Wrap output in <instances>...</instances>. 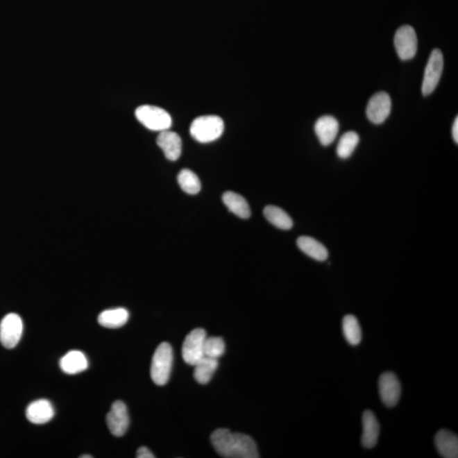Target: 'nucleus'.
Instances as JSON below:
<instances>
[{"label": "nucleus", "mask_w": 458, "mask_h": 458, "mask_svg": "<svg viewBox=\"0 0 458 458\" xmlns=\"http://www.w3.org/2000/svg\"><path fill=\"white\" fill-rule=\"evenodd\" d=\"M135 116L141 124L152 131H166L173 124L169 113L158 106H139L135 110Z\"/></svg>", "instance_id": "4"}, {"label": "nucleus", "mask_w": 458, "mask_h": 458, "mask_svg": "<svg viewBox=\"0 0 458 458\" xmlns=\"http://www.w3.org/2000/svg\"><path fill=\"white\" fill-rule=\"evenodd\" d=\"M81 457V458H92V457H93V456H91V455H89V456H87V455H83V456H81V457Z\"/></svg>", "instance_id": "29"}, {"label": "nucleus", "mask_w": 458, "mask_h": 458, "mask_svg": "<svg viewBox=\"0 0 458 458\" xmlns=\"http://www.w3.org/2000/svg\"><path fill=\"white\" fill-rule=\"evenodd\" d=\"M263 213H264L266 220L276 228L289 230L293 227L291 217L284 210L278 207V206L267 205Z\"/></svg>", "instance_id": "22"}, {"label": "nucleus", "mask_w": 458, "mask_h": 458, "mask_svg": "<svg viewBox=\"0 0 458 458\" xmlns=\"http://www.w3.org/2000/svg\"><path fill=\"white\" fill-rule=\"evenodd\" d=\"M194 366V379L198 384H205L212 380L213 374L215 373L217 366H219V362L217 359L204 357L197 362Z\"/></svg>", "instance_id": "21"}, {"label": "nucleus", "mask_w": 458, "mask_h": 458, "mask_svg": "<svg viewBox=\"0 0 458 458\" xmlns=\"http://www.w3.org/2000/svg\"><path fill=\"white\" fill-rule=\"evenodd\" d=\"M106 423L110 433L114 436L124 435L129 426V415L127 406L121 400H117L112 404L110 411L106 416Z\"/></svg>", "instance_id": "10"}, {"label": "nucleus", "mask_w": 458, "mask_h": 458, "mask_svg": "<svg viewBox=\"0 0 458 458\" xmlns=\"http://www.w3.org/2000/svg\"><path fill=\"white\" fill-rule=\"evenodd\" d=\"M206 333L202 328H196L186 336L182 347L183 360L187 364L194 366L205 357L204 346Z\"/></svg>", "instance_id": "5"}, {"label": "nucleus", "mask_w": 458, "mask_h": 458, "mask_svg": "<svg viewBox=\"0 0 458 458\" xmlns=\"http://www.w3.org/2000/svg\"><path fill=\"white\" fill-rule=\"evenodd\" d=\"M360 141V137L356 132H347L344 133L339 141L337 154L339 158L347 159L353 154Z\"/></svg>", "instance_id": "24"}, {"label": "nucleus", "mask_w": 458, "mask_h": 458, "mask_svg": "<svg viewBox=\"0 0 458 458\" xmlns=\"http://www.w3.org/2000/svg\"><path fill=\"white\" fill-rule=\"evenodd\" d=\"M60 366L64 373L76 374L85 371L89 362L82 351L71 350L60 359Z\"/></svg>", "instance_id": "17"}, {"label": "nucleus", "mask_w": 458, "mask_h": 458, "mask_svg": "<svg viewBox=\"0 0 458 458\" xmlns=\"http://www.w3.org/2000/svg\"><path fill=\"white\" fill-rule=\"evenodd\" d=\"M173 348L167 342H163L155 350L152 358L151 375L155 384L162 387L169 380L173 368Z\"/></svg>", "instance_id": "3"}, {"label": "nucleus", "mask_w": 458, "mask_h": 458, "mask_svg": "<svg viewBox=\"0 0 458 458\" xmlns=\"http://www.w3.org/2000/svg\"><path fill=\"white\" fill-rule=\"evenodd\" d=\"M223 201L229 211L240 219H246L251 217V209L246 198L239 194L228 191L223 196Z\"/></svg>", "instance_id": "19"}, {"label": "nucleus", "mask_w": 458, "mask_h": 458, "mask_svg": "<svg viewBox=\"0 0 458 458\" xmlns=\"http://www.w3.org/2000/svg\"><path fill=\"white\" fill-rule=\"evenodd\" d=\"M343 334L351 346H356L362 341V330L356 316L347 315L342 322Z\"/></svg>", "instance_id": "23"}, {"label": "nucleus", "mask_w": 458, "mask_h": 458, "mask_svg": "<svg viewBox=\"0 0 458 458\" xmlns=\"http://www.w3.org/2000/svg\"><path fill=\"white\" fill-rule=\"evenodd\" d=\"M26 416L28 421L34 425H44L53 418L55 409L49 400H37L29 404L26 410Z\"/></svg>", "instance_id": "12"}, {"label": "nucleus", "mask_w": 458, "mask_h": 458, "mask_svg": "<svg viewBox=\"0 0 458 458\" xmlns=\"http://www.w3.org/2000/svg\"><path fill=\"white\" fill-rule=\"evenodd\" d=\"M190 135L200 143H210L219 139L224 131V122L220 117L210 114L196 118L190 126Z\"/></svg>", "instance_id": "2"}, {"label": "nucleus", "mask_w": 458, "mask_h": 458, "mask_svg": "<svg viewBox=\"0 0 458 458\" xmlns=\"http://www.w3.org/2000/svg\"><path fill=\"white\" fill-rule=\"evenodd\" d=\"M444 67V60L440 49H434L431 52L429 61L425 71L422 83V93L425 96L432 94L440 82Z\"/></svg>", "instance_id": "7"}, {"label": "nucleus", "mask_w": 458, "mask_h": 458, "mask_svg": "<svg viewBox=\"0 0 458 458\" xmlns=\"http://www.w3.org/2000/svg\"><path fill=\"white\" fill-rule=\"evenodd\" d=\"M297 246L305 255L319 262L326 261L328 252L326 247L318 240L309 236H301L297 239Z\"/></svg>", "instance_id": "18"}, {"label": "nucleus", "mask_w": 458, "mask_h": 458, "mask_svg": "<svg viewBox=\"0 0 458 458\" xmlns=\"http://www.w3.org/2000/svg\"><path fill=\"white\" fill-rule=\"evenodd\" d=\"M158 146L162 149L167 159L175 162L180 158L182 153V139L177 133L169 131L160 132L158 139Z\"/></svg>", "instance_id": "13"}, {"label": "nucleus", "mask_w": 458, "mask_h": 458, "mask_svg": "<svg viewBox=\"0 0 458 458\" xmlns=\"http://www.w3.org/2000/svg\"><path fill=\"white\" fill-rule=\"evenodd\" d=\"M380 396L385 406L393 407L398 403L402 387L394 373L385 372L380 378L379 381Z\"/></svg>", "instance_id": "11"}, {"label": "nucleus", "mask_w": 458, "mask_h": 458, "mask_svg": "<svg viewBox=\"0 0 458 458\" xmlns=\"http://www.w3.org/2000/svg\"><path fill=\"white\" fill-rule=\"evenodd\" d=\"M213 448L221 457L226 458H257V446L249 435L232 433L227 429H219L212 434Z\"/></svg>", "instance_id": "1"}, {"label": "nucleus", "mask_w": 458, "mask_h": 458, "mask_svg": "<svg viewBox=\"0 0 458 458\" xmlns=\"http://www.w3.org/2000/svg\"><path fill=\"white\" fill-rule=\"evenodd\" d=\"M339 129L337 119L332 116L320 117L315 124L316 135L323 146H328L334 142L338 135Z\"/></svg>", "instance_id": "14"}, {"label": "nucleus", "mask_w": 458, "mask_h": 458, "mask_svg": "<svg viewBox=\"0 0 458 458\" xmlns=\"http://www.w3.org/2000/svg\"><path fill=\"white\" fill-rule=\"evenodd\" d=\"M452 136L453 139L455 141L456 144L458 143V118H456L455 121H454L452 127Z\"/></svg>", "instance_id": "28"}, {"label": "nucleus", "mask_w": 458, "mask_h": 458, "mask_svg": "<svg viewBox=\"0 0 458 458\" xmlns=\"http://www.w3.org/2000/svg\"><path fill=\"white\" fill-rule=\"evenodd\" d=\"M23 323L20 316L10 313L0 323V342L7 349L17 346L22 338Z\"/></svg>", "instance_id": "8"}, {"label": "nucleus", "mask_w": 458, "mask_h": 458, "mask_svg": "<svg viewBox=\"0 0 458 458\" xmlns=\"http://www.w3.org/2000/svg\"><path fill=\"white\" fill-rule=\"evenodd\" d=\"M225 343L219 337L206 338L204 346L205 357L219 359L224 354Z\"/></svg>", "instance_id": "26"}, {"label": "nucleus", "mask_w": 458, "mask_h": 458, "mask_svg": "<svg viewBox=\"0 0 458 458\" xmlns=\"http://www.w3.org/2000/svg\"><path fill=\"white\" fill-rule=\"evenodd\" d=\"M137 458H154L155 456L153 454L149 448L142 446L137 450Z\"/></svg>", "instance_id": "27"}, {"label": "nucleus", "mask_w": 458, "mask_h": 458, "mask_svg": "<svg viewBox=\"0 0 458 458\" xmlns=\"http://www.w3.org/2000/svg\"><path fill=\"white\" fill-rule=\"evenodd\" d=\"M394 44L397 55L402 60L414 58L418 51V38L414 28L405 25L396 31Z\"/></svg>", "instance_id": "6"}, {"label": "nucleus", "mask_w": 458, "mask_h": 458, "mask_svg": "<svg viewBox=\"0 0 458 458\" xmlns=\"http://www.w3.org/2000/svg\"><path fill=\"white\" fill-rule=\"evenodd\" d=\"M129 319V313L125 308L109 309L98 316V323L108 328H117L125 325Z\"/></svg>", "instance_id": "20"}, {"label": "nucleus", "mask_w": 458, "mask_h": 458, "mask_svg": "<svg viewBox=\"0 0 458 458\" xmlns=\"http://www.w3.org/2000/svg\"><path fill=\"white\" fill-rule=\"evenodd\" d=\"M362 444L365 448L371 449L376 446L380 435L379 422L373 412L366 410L362 415Z\"/></svg>", "instance_id": "15"}, {"label": "nucleus", "mask_w": 458, "mask_h": 458, "mask_svg": "<svg viewBox=\"0 0 458 458\" xmlns=\"http://www.w3.org/2000/svg\"><path fill=\"white\" fill-rule=\"evenodd\" d=\"M391 99L385 92H379L369 99L366 114L373 124L380 125L387 121L391 112Z\"/></svg>", "instance_id": "9"}, {"label": "nucleus", "mask_w": 458, "mask_h": 458, "mask_svg": "<svg viewBox=\"0 0 458 458\" xmlns=\"http://www.w3.org/2000/svg\"><path fill=\"white\" fill-rule=\"evenodd\" d=\"M180 188L186 194H197L201 189V183L197 175L189 169H183L178 176Z\"/></svg>", "instance_id": "25"}, {"label": "nucleus", "mask_w": 458, "mask_h": 458, "mask_svg": "<svg viewBox=\"0 0 458 458\" xmlns=\"http://www.w3.org/2000/svg\"><path fill=\"white\" fill-rule=\"evenodd\" d=\"M434 444L441 457L445 458L458 457V438L452 431L448 430L438 431L434 437Z\"/></svg>", "instance_id": "16"}]
</instances>
